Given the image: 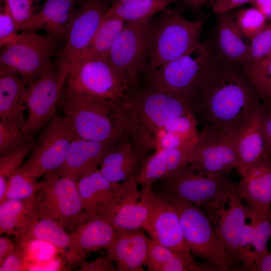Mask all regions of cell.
<instances>
[{
  "label": "cell",
  "mask_w": 271,
  "mask_h": 271,
  "mask_svg": "<svg viewBox=\"0 0 271 271\" xmlns=\"http://www.w3.org/2000/svg\"><path fill=\"white\" fill-rule=\"evenodd\" d=\"M174 0H140L111 4L106 13L116 16L125 23L149 22L155 14L165 10Z\"/></svg>",
  "instance_id": "33"
},
{
  "label": "cell",
  "mask_w": 271,
  "mask_h": 271,
  "mask_svg": "<svg viewBox=\"0 0 271 271\" xmlns=\"http://www.w3.org/2000/svg\"><path fill=\"white\" fill-rule=\"evenodd\" d=\"M165 193L177 211L191 253L204 260L212 270L230 271L236 268L237 262L217 237L206 214L186 199Z\"/></svg>",
  "instance_id": "6"
},
{
  "label": "cell",
  "mask_w": 271,
  "mask_h": 271,
  "mask_svg": "<svg viewBox=\"0 0 271 271\" xmlns=\"http://www.w3.org/2000/svg\"><path fill=\"white\" fill-rule=\"evenodd\" d=\"M145 267L149 271L210 270L205 263H192L151 239Z\"/></svg>",
  "instance_id": "31"
},
{
  "label": "cell",
  "mask_w": 271,
  "mask_h": 271,
  "mask_svg": "<svg viewBox=\"0 0 271 271\" xmlns=\"http://www.w3.org/2000/svg\"><path fill=\"white\" fill-rule=\"evenodd\" d=\"M250 3L265 17L271 21V0H252Z\"/></svg>",
  "instance_id": "54"
},
{
  "label": "cell",
  "mask_w": 271,
  "mask_h": 271,
  "mask_svg": "<svg viewBox=\"0 0 271 271\" xmlns=\"http://www.w3.org/2000/svg\"><path fill=\"white\" fill-rule=\"evenodd\" d=\"M33 211L56 221L71 232L88 218L77 178L55 172L45 175L38 182Z\"/></svg>",
  "instance_id": "7"
},
{
  "label": "cell",
  "mask_w": 271,
  "mask_h": 271,
  "mask_svg": "<svg viewBox=\"0 0 271 271\" xmlns=\"http://www.w3.org/2000/svg\"><path fill=\"white\" fill-rule=\"evenodd\" d=\"M266 109V107L261 104L237 133L239 161L237 170L240 175L263 157V126Z\"/></svg>",
  "instance_id": "27"
},
{
  "label": "cell",
  "mask_w": 271,
  "mask_h": 271,
  "mask_svg": "<svg viewBox=\"0 0 271 271\" xmlns=\"http://www.w3.org/2000/svg\"><path fill=\"white\" fill-rule=\"evenodd\" d=\"M15 21L19 31H22L37 11L36 0H0Z\"/></svg>",
  "instance_id": "41"
},
{
  "label": "cell",
  "mask_w": 271,
  "mask_h": 271,
  "mask_svg": "<svg viewBox=\"0 0 271 271\" xmlns=\"http://www.w3.org/2000/svg\"><path fill=\"white\" fill-rule=\"evenodd\" d=\"M37 180L22 165L9 179L6 199L35 200Z\"/></svg>",
  "instance_id": "36"
},
{
  "label": "cell",
  "mask_w": 271,
  "mask_h": 271,
  "mask_svg": "<svg viewBox=\"0 0 271 271\" xmlns=\"http://www.w3.org/2000/svg\"><path fill=\"white\" fill-rule=\"evenodd\" d=\"M68 67V62L59 59L56 67L26 86L24 101L27 115L23 131L28 140H33L56 115L65 84Z\"/></svg>",
  "instance_id": "10"
},
{
  "label": "cell",
  "mask_w": 271,
  "mask_h": 271,
  "mask_svg": "<svg viewBox=\"0 0 271 271\" xmlns=\"http://www.w3.org/2000/svg\"><path fill=\"white\" fill-rule=\"evenodd\" d=\"M117 143L88 140L76 136L69 146L63 165L55 172L78 179L83 174L98 168L104 156Z\"/></svg>",
  "instance_id": "24"
},
{
  "label": "cell",
  "mask_w": 271,
  "mask_h": 271,
  "mask_svg": "<svg viewBox=\"0 0 271 271\" xmlns=\"http://www.w3.org/2000/svg\"><path fill=\"white\" fill-rule=\"evenodd\" d=\"M212 0H174V2L180 1L194 10L200 9L202 6L208 2Z\"/></svg>",
  "instance_id": "55"
},
{
  "label": "cell",
  "mask_w": 271,
  "mask_h": 271,
  "mask_svg": "<svg viewBox=\"0 0 271 271\" xmlns=\"http://www.w3.org/2000/svg\"><path fill=\"white\" fill-rule=\"evenodd\" d=\"M254 228L252 223L245 224L239 244L240 261L243 264V269L250 270L254 263L253 251Z\"/></svg>",
  "instance_id": "45"
},
{
  "label": "cell",
  "mask_w": 271,
  "mask_h": 271,
  "mask_svg": "<svg viewBox=\"0 0 271 271\" xmlns=\"http://www.w3.org/2000/svg\"><path fill=\"white\" fill-rule=\"evenodd\" d=\"M252 0H212V6L215 14L225 13L233 11Z\"/></svg>",
  "instance_id": "50"
},
{
  "label": "cell",
  "mask_w": 271,
  "mask_h": 271,
  "mask_svg": "<svg viewBox=\"0 0 271 271\" xmlns=\"http://www.w3.org/2000/svg\"><path fill=\"white\" fill-rule=\"evenodd\" d=\"M270 56H271V51H270V52L269 53V54L267 55V56L266 57H270Z\"/></svg>",
  "instance_id": "58"
},
{
  "label": "cell",
  "mask_w": 271,
  "mask_h": 271,
  "mask_svg": "<svg viewBox=\"0 0 271 271\" xmlns=\"http://www.w3.org/2000/svg\"><path fill=\"white\" fill-rule=\"evenodd\" d=\"M119 102L127 136L147 155L154 151L160 130L177 116L193 112L183 98L145 85L130 92Z\"/></svg>",
  "instance_id": "2"
},
{
  "label": "cell",
  "mask_w": 271,
  "mask_h": 271,
  "mask_svg": "<svg viewBox=\"0 0 271 271\" xmlns=\"http://www.w3.org/2000/svg\"><path fill=\"white\" fill-rule=\"evenodd\" d=\"M151 205L142 189L128 196L115 209L109 219L115 230L146 231L151 218Z\"/></svg>",
  "instance_id": "30"
},
{
  "label": "cell",
  "mask_w": 271,
  "mask_h": 271,
  "mask_svg": "<svg viewBox=\"0 0 271 271\" xmlns=\"http://www.w3.org/2000/svg\"><path fill=\"white\" fill-rule=\"evenodd\" d=\"M16 243L14 250L0 263V271L26 270V260L24 251L22 247Z\"/></svg>",
  "instance_id": "47"
},
{
  "label": "cell",
  "mask_w": 271,
  "mask_h": 271,
  "mask_svg": "<svg viewBox=\"0 0 271 271\" xmlns=\"http://www.w3.org/2000/svg\"><path fill=\"white\" fill-rule=\"evenodd\" d=\"M247 218L250 220L254 228L253 245L255 261L260 255L268 250L267 243L271 237V221L269 213H247Z\"/></svg>",
  "instance_id": "39"
},
{
  "label": "cell",
  "mask_w": 271,
  "mask_h": 271,
  "mask_svg": "<svg viewBox=\"0 0 271 271\" xmlns=\"http://www.w3.org/2000/svg\"><path fill=\"white\" fill-rule=\"evenodd\" d=\"M16 246V243L8 237H0V263L14 250Z\"/></svg>",
  "instance_id": "53"
},
{
  "label": "cell",
  "mask_w": 271,
  "mask_h": 271,
  "mask_svg": "<svg viewBox=\"0 0 271 271\" xmlns=\"http://www.w3.org/2000/svg\"><path fill=\"white\" fill-rule=\"evenodd\" d=\"M240 176L237 185L247 212L268 214L271 209V158H261Z\"/></svg>",
  "instance_id": "20"
},
{
  "label": "cell",
  "mask_w": 271,
  "mask_h": 271,
  "mask_svg": "<svg viewBox=\"0 0 271 271\" xmlns=\"http://www.w3.org/2000/svg\"><path fill=\"white\" fill-rule=\"evenodd\" d=\"M38 3L40 1V0H36Z\"/></svg>",
  "instance_id": "59"
},
{
  "label": "cell",
  "mask_w": 271,
  "mask_h": 271,
  "mask_svg": "<svg viewBox=\"0 0 271 271\" xmlns=\"http://www.w3.org/2000/svg\"><path fill=\"white\" fill-rule=\"evenodd\" d=\"M70 268L68 266L66 259L61 255L53 258L29 263L26 266V270H68Z\"/></svg>",
  "instance_id": "48"
},
{
  "label": "cell",
  "mask_w": 271,
  "mask_h": 271,
  "mask_svg": "<svg viewBox=\"0 0 271 271\" xmlns=\"http://www.w3.org/2000/svg\"><path fill=\"white\" fill-rule=\"evenodd\" d=\"M182 8L165 11L151 24L145 74L148 78L163 65L185 54L200 42L204 18L191 21Z\"/></svg>",
  "instance_id": "4"
},
{
  "label": "cell",
  "mask_w": 271,
  "mask_h": 271,
  "mask_svg": "<svg viewBox=\"0 0 271 271\" xmlns=\"http://www.w3.org/2000/svg\"><path fill=\"white\" fill-rule=\"evenodd\" d=\"M80 1L46 0L22 32L42 30L61 41H65L76 11V5Z\"/></svg>",
  "instance_id": "23"
},
{
  "label": "cell",
  "mask_w": 271,
  "mask_h": 271,
  "mask_svg": "<svg viewBox=\"0 0 271 271\" xmlns=\"http://www.w3.org/2000/svg\"><path fill=\"white\" fill-rule=\"evenodd\" d=\"M230 181L228 174H206L190 163L158 181L157 189L180 196L200 208Z\"/></svg>",
  "instance_id": "16"
},
{
  "label": "cell",
  "mask_w": 271,
  "mask_h": 271,
  "mask_svg": "<svg viewBox=\"0 0 271 271\" xmlns=\"http://www.w3.org/2000/svg\"><path fill=\"white\" fill-rule=\"evenodd\" d=\"M65 41L60 59L68 63L88 47L110 7L109 0H81Z\"/></svg>",
  "instance_id": "18"
},
{
  "label": "cell",
  "mask_w": 271,
  "mask_h": 271,
  "mask_svg": "<svg viewBox=\"0 0 271 271\" xmlns=\"http://www.w3.org/2000/svg\"><path fill=\"white\" fill-rule=\"evenodd\" d=\"M28 140L19 126L0 121V157L7 155Z\"/></svg>",
  "instance_id": "42"
},
{
  "label": "cell",
  "mask_w": 271,
  "mask_h": 271,
  "mask_svg": "<svg viewBox=\"0 0 271 271\" xmlns=\"http://www.w3.org/2000/svg\"><path fill=\"white\" fill-rule=\"evenodd\" d=\"M216 14L215 49L223 60L242 66L249 60L250 45L245 43L235 19L233 11Z\"/></svg>",
  "instance_id": "26"
},
{
  "label": "cell",
  "mask_w": 271,
  "mask_h": 271,
  "mask_svg": "<svg viewBox=\"0 0 271 271\" xmlns=\"http://www.w3.org/2000/svg\"><path fill=\"white\" fill-rule=\"evenodd\" d=\"M19 29L7 9L1 7L0 46L3 48L13 42L19 34Z\"/></svg>",
  "instance_id": "46"
},
{
  "label": "cell",
  "mask_w": 271,
  "mask_h": 271,
  "mask_svg": "<svg viewBox=\"0 0 271 271\" xmlns=\"http://www.w3.org/2000/svg\"><path fill=\"white\" fill-rule=\"evenodd\" d=\"M269 219H270V220L271 221V209H270V210L269 211Z\"/></svg>",
  "instance_id": "57"
},
{
  "label": "cell",
  "mask_w": 271,
  "mask_h": 271,
  "mask_svg": "<svg viewBox=\"0 0 271 271\" xmlns=\"http://www.w3.org/2000/svg\"><path fill=\"white\" fill-rule=\"evenodd\" d=\"M195 144L180 148L154 151L144 160L140 173L136 179L138 184L142 187L152 186L189 164Z\"/></svg>",
  "instance_id": "25"
},
{
  "label": "cell",
  "mask_w": 271,
  "mask_h": 271,
  "mask_svg": "<svg viewBox=\"0 0 271 271\" xmlns=\"http://www.w3.org/2000/svg\"><path fill=\"white\" fill-rule=\"evenodd\" d=\"M77 184L84 209L88 218L105 215L109 217L117 206L138 189L136 180L123 183L109 181L98 168L81 175Z\"/></svg>",
  "instance_id": "17"
},
{
  "label": "cell",
  "mask_w": 271,
  "mask_h": 271,
  "mask_svg": "<svg viewBox=\"0 0 271 271\" xmlns=\"http://www.w3.org/2000/svg\"><path fill=\"white\" fill-rule=\"evenodd\" d=\"M141 189L151 205V215L146 232L150 238L177 253L192 263V257L183 232L177 211L166 194L152 186Z\"/></svg>",
  "instance_id": "15"
},
{
  "label": "cell",
  "mask_w": 271,
  "mask_h": 271,
  "mask_svg": "<svg viewBox=\"0 0 271 271\" xmlns=\"http://www.w3.org/2000/svg\"><path fill=\"white\" fill-rule=\"evenodd\" d=\"M202 208L219 240L235 261L239 262V244L247 208L237 185L230 181Z\"/></svg>",
  "instance_id": "11"
},
{
  "label": "cell",
  "mask_w": 271,
  "mask_h": 271,
  "mask_svg": "<svg viewBox=\"0 0 271 271\" xmlns=\"http://www.w3.org/2000/svg\"><path fill=\"white\" fill-rule=\"evenodd\" d=\"M76 136L63 115H55L41 130L29 156L23 165L38 179L63 165L69 146Z\"/></svg>",
  "instance_id": "12"
},
{
  "label": "cell",
  "mask_w": 271,
  "mask_h": 271,
  "mask_svg": "<svg viewBox=\"0 0 271 271\" xmlns=\"http://www.w3.org/2000/svg\"><path fill=\"white\" fill-rule=\"evenodd\" d=\"M235 19L242 35L249 40L258 34L267 24L265 17L254 7L235 12Z\"/></svg>",
  "instance_id": "38"
},
{
  "label": "cell",
  "mask_w": 271,
  "mask_h": 271,
  "mask_svg": "<svg viewBox=\"0 0 271 271\" xmlns=\"http://www.w3.org/2000/svg\"><path fill=\"white\" fill-rule=\"evenodd\" d=\"M215 46L200 42L182 56L161 66L145 86L183 98L191 106L216 56Z\"/></svg>",
  "instance_id": "5"
},
{
  "label": "cell",
  "mask_w": 271,
  "mask_h": 271,
  "mask_svg": "<svg viewBox=\"0 0 271 271\" xmlns=\"http://www.w3.org/2000/svg\"><path fill=\"white\" fill-rule=\"evenodd\" d=\"M263 132L264 137L263 157L271 158V109L267 108L263 121Z\"/></svg>",
  "instance_id": "51"
},
{
  "label": "cell",
  "mask_w": 271,
  "mask_h": 271,
  "mask_svg": "<svg viewBox=\"0 0 271 271\" xmlns=\"http://www.w3.org/2000/svg\"><path fill=\"white\" fill-rule=\"evenodd\" d=\"M131 91L108 58H81L68 63L64 95L120 101Z\"/></svg>",
  "instance_id": "8"
},
{
  "label": "cell",
  "mask_w": 271,
  "mask_h": 271,
  "mask_svg": "<svg viewBox=\"0 0 271 271\" xmlns=\"http://www.w3.org/2000/svg\"><path fill=\"white\" fill-rule=\"evenodd\" d=\"M150 240L140 230H116L106 255L115 262L117 271H144Z\"/></svg>",
  "instance_id": "22"
},
{
  "label": "cell",
  "mask_w": 271,
  "mask_h": 271,
  "mask_svg": "<svg viewBox=\"0 0 271 271\" xmlns=\"http://www.w3.org/2000/svg\"><path fill=\"white\" fill-rule=\"evenodd\" d=\"M107 255L105 256H100L95 259L90 261H85L80 267V271H116V265Z\"/></svg>",
  "instance_id": "49"
},
{
  "label": "cell",
  "mask_w": 271,
  "mask_h": 271,
  "mask_svg": "<svg viewBox=\"0 0 271 271\" xmlns=\"http://www.w3.org/2000/svg\"><path fill=\"white\" fill-rule=\"evenodd\" d=\"M26 84L15 72L0 67V121L22 128L26 107Z\"/></svg>",
  "instance_id": "29"
},
{
  "label": "cell",
  "mask_w": 271,
  "mask_h": 271,
  "mask_svg": "<svg viewBox=\"0 0 271 271\" xmlns=\"http://www.w3.org/2000/svg\"><path fill=\"white\" fill-rule=\"evenodd\" d=\"M151 23H125L114 42L108 59L131 91L141 87L145 74Z\"/></svg>",
  "instance_id": "13"
},
{
  "label": "cell",
  "mask_w": 271,
  "mask_h": 271,
  "mask_svg": "<svg viewBox=\"0 0 271 271\" xmlns=\"http://www.w3.org/2000/svg\"><path fill=\"white\" fill-rule=\"evenodd\" d=\"M35 200L6 199L0 203V233L14 235L33 210Z\"/></svg>",
  "instance_id": "34"
},
{
  "label": "cell",
  "mask_w": 271,
  "mask_h": 271,
  "mask_svg": "<svg viewBox=\"0 0 271 271\" xmlns=\"http://www.w3.org/2000/svg\"><path fill=\"white\" fill-rule=\"evenodd\" d=\"M34 143L33 140L27 141L13 152L0 157V203L6 199L10 178L23 164Z\"/></svg>",
  "instance_id": "35"
},
{
  "label": "cell",
  "mask_w": 271,
  "mask_h": 271,
  "mask_svg": "<svg viewBox=\"0 0 271 271\" xmlns=\"http://www.w3.org/2000/svg\"><path fill=\"white\" fill-rule=\"evenodd\" d=\"M59 104L76 136L88 140L117 143L127 137L119 101L63 94Z\"/></svg>",
  "instance_id": "3"
},
{
  "label": "cell",
  "mask_w": 271,
  "mask_h": 271,
  "mask_svg": "<svg viewBox=\"0 0 271 271\" xmlns=\"http://www.w3.org/2000/svg\"><path fill=\"white\" fill-rule=\"evenodd\" d=\"M140 0H113L111 4H120L127 2L136 1Z\"/></svg>",
  "instance_id": "56"
},
{
  "label": "cell",
  "mask_w": 271,
  "mask_h": 271,
  "mask_svg": "<svg viewBox=\"0 0 271 271\" xmlns=\"http://www.w3.org/2000/svg\"><path fill=\"white\" fill-rule=\"evenodd\" d=\"M261 99L242 66L223 60L216 51L193 101V111L200 112L204 126L237 132L260 106Z\"/></svg>",
  "instance_id": "1"
},
{
  "label": "cell",
  "mask_w": 271,
  "mask_h": 271,
  "mask_svg": "<svg viewBox=\"0 0 271 271\" xmlns=\"http://www.w3.org/2000/svg\"><path fill=\"white\" fill-rule=\"evenodd\" d=\"M115 234L116 230L106 216L88 218L70 233L71 246L65 257L69 268L80 266L90 253L106 249Z\"/></svg>",
  "instance_id": "19"
},
{
  "label": "cell",
  "mask_w": 271,
  "mask_h": 271,
  "mask_svg": "<svg viewBox=\"0 0 271 271\" xmlns=\"http://www.w3.org/2000/svg\"><path fill=\"white\" fill-rule=\"evenodd\" d=\"M250 271H271V252L267 250L255 261Z\"/></svg>",
  "instance_id": "52"
},
{
  "label": "cell",
  "mask_w": 271,
  "mask_h": 271,
  "mask_svg": "<svg viewBox=\"0 0 271 271\" xmlns=\"http://www.w3.org/2000/svg\"><path fill=\"white\" fill-rule=\"evenodd\" d=\"M197 121L192 112L182 114L168 123L161 130L190 139L198 138Z\"/></svg>",
  "instance_id": "43"
},
{
  "label": "cell",
  "mask_w": 271,
  "mask_h": 271,
  "mask_svg": "<svg viewBox=\"0 0 271 271\" xmlns=\"http://www.w3.org/2000/svg\"><path fill=\"white\" fill-rule=\"evenodd\" d=\"M147 156L127 137L119 141L107 153L98 169L105 178L113 183L136 180Z\"/></svg>",
  "instance_id": "21"
},
{
  "label": "cell",
  "mask_w": 271,
  "mask_h": 271,
  "mask_svg": "<svg viewBox=\"0 0 271 271\" xmlns=\"http://www.w3.org/2000/svg\"><path fill=\"white\" fill-rule=\"evenodd\" d=\"M250 41V54L245 66L255 63L267 56L271 51V22Z\"/></svg>",
  "instance_id": "44"
},
{
  "label": "cell",
  "mask_w": 271,
  "mask_h": 271,
  "mask_svg": "<svg viewBox=\"0 0 271 271\" xmlns=\"http://www.w3.org/2000/svg\"><path fill=\"white\" fill-rule=\"evenodd\" d=\"M60 41L46 33L23 31L13 42L3 48L0 67L16 73L27 85L54 67L52 58Z\"/></svg>",
  "instance_id": "9"
},
{
  "label": "cell",
  "mask_w": 271,
  "mask_h": 271,
  "mask_svg": "<svg viewBox=\"0 0 271 271\" xmlns=\"http://www.w3.org/2000/svg\"><path fill=\"white\" fill-rule=\"evenodd\" d=\"M14 235L16 239L39 240L57 248L65 257L71 246L70 233L56 221L35 213L28 214Z\"/></svg>",
  "instance_id": "28"
},
{
  "label": "cell",
  "mask_w": 271,
  "mask_h": 271,
  "mask_svg": "<svg viewBox=\"0 0 271 271\" xmlns=\"http://www.w3.org/2000/svg\"><path fill=\"white\" fill-rule=\"evenodd\" d=\"M125 23L121 18L106 13L89 46L75 60L87 58H108L111 47L122 31Z\"/></svg>",
  "instance_id": "32"
},
{
  "label": "cell",
  "mask_w": 271,
  "mask_h": 271,
  "mask_svg": "<svg viewBox=\"0 0 271 271\" xmlns=\"http://www.w3.org/2000/svg\"><path fill=\"white\" fill-rule=\"evenodd\" d=\"M16 240V242L24 251L26 266L29 263L46 260L62 255L57 248L47 242L39 240Z\"/></svg>",
  "instance_id": "40"
},
{
  "label": "cell",
  "mask_w": 271,
  "mask_h": 271,
  "mask_svg": "<svg viewBox=\"0 0 271 271\" xmlns=\"http://www.w3.org/2000/svg\"><path fill=\"white\" fill-rule=\"evenodd\" d=\"M242 68L261 99L271 101V56Z\"/></svg>",
  "instance_id": "37"
},
{
  "label": "cell",
  "mask_w": 271,
  "mask_h": 271,
  "mask_svg": "<svg viewBox=\"0 0 271 271\" xmlns=\"http://www.w3.org/2000/svg\"><path fill=\"white\" fill-rule=\"evenodd\" d=\"M237 132L215 126H204L191 156L190 163L209 174H228L239 166Z\"/></svg>",
  "instance_id": "14"
}]
</instances>
